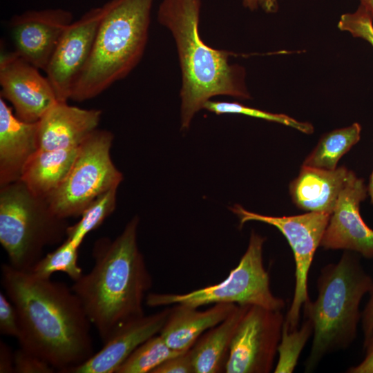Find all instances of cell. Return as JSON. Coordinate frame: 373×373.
I'll use <instances>...</instances> for the list:
<instances>
[{"mask_svg": "<svg viewBox=\"0 0 373 373\" xmlns=\"http://www.w3.org/2000/svg\"><path fill=\"white\" fill-rule=\"evenodd\" d=\"M1 275L4 293L19 316L20 347L61 373H68L95 353L92 325L71 287L9 263L1 265Z\"/></svg>", "mask_w": 373, "mask_h": 373, "instance_id": "obj_1", "label": "cell"}, {"mask_svg": "<svg viewBox=\"0 0 373 373\" xmlns=\"http://www.w3.org/2000/svg\"><path fill=\"white\" fill-rule=\"evenodd\" d=\"M139 221L134 216L114 240L97 239L91 270L71 286L103 343L122 325L145 315L153 280L137 244Z\"/></svg>", "mask_w": 373, "mask_h": 373, "instance_id": "obj_2", "label": "cell"}, {"mask_svg": "<svg viewBox=\"0 0 373 373\" xmlns=\"http://www.w3.org/2000/svg\"><path fill=\"white\" fill-rule=\"evenodd\" d=\"M202 0H162L157 21L172 34L182 74L181 129L186 130L194 115L211 98L228 95L248 99L245 69L229 63L234 53L213 48L202 39L199 21Z\"/></svg>", "mask_w": 373, "mask_h": 373, "instance_id": "obj_3", "label": "cell"}, {"mask_svg": "<svg viewBox=\"0 0 373 373\" xmlns=\"http://www.w3.org/2000/svg\"><path fill=\"white\" fill-rule=\"evenodd\" d=\"M316 282V300L309 299L303 307L305 318L310 319L314 327L306 372L313 371L327 355L353 343L361 320V301L373 284L358 257L350 251L337 262L325 265Z\"/></svg>", "mask_w": 373, "mask_h": 373, "instance_id": "obj_4", "label": "cell"}, {"mask_svg": "<svg viewBox=\"0 0 373 373\" xmlns=\"http://www.w3.org/2000/svg\"><path fill=\"white\" fill-rule=\"evenodd\" d=\"M154 0H111L70 99H93L125 78L142 58Z\"/></svg>", "mask_w": 373, "mask_h": 373, "instance_id": "obj_5", "label": "cell"}, {"mask_svg": "<svg viewBox=\"0 0 373 373\" xmlns=\"http://www.w3.org/2000/svg\"><path fill=\"white\" fill-rule=\"evenodd\" d=\"M68 226L22 181L0 186V243L14 268L29 271L46 247L66 238Z\"/></svg>", "mask_w": 373, "mask_h": 373, "instance_id": "obj_6", "label": "cell"}, {"mask_svg": "<svg viewBox=\"0 0 373 373\" xmlns=\"http://www.w3.org/2000/svg\"><path fill=\"white\" fill-rule=\"evenodd\" d=\"M265 240V237L251 231L245 252L222 281L185 294L149 293L145 304L151 307L175 304L200 307L232 303L281 311L285 302L271 291L270 277L263 264Z\"/></svg>", "mask_w": 373, "mask_h": 373, "instance_id": "obj_7", "label": "cell"}, {"mask_svg": "<svg viewBox=\"0 0 373 373\" xmlns=\"http://www.w3.org/2000/svg\"><path fill=\"white\" fill-rule=\"evenodd\" d=\"M113 134L96 129L79 146L66 178L47 199L58 217L80 216L95 198L108 190L119 187L122 173L111 157Z\"/></svg>", "mask_w": 373, "mask_h": 373, "instance_id": "obj_8", "label": "cell"}, {"mask_svg": "<svg viewBox=\"0 0 373 373\" xmlns=\"http://www.w3.org/2000/svg\"><path fill=\"white\" fill-rule=\"evenodd\" d=\"M229 209L238 218L240 227L247 222L258 221L276 227L287 239L295 261V288L283 325L289 331L295 329L299 326L301 309L309 299V269L331 214L307 212L296 216H270L247 211L240 204H234Z\"/></svg>", "mask_w": 373, "mask_h": 373, "instance_id": "obj_9", "label": "cell"}, {"mask_svg": "<svg viewBox=\"0 0 373 373\" xmlns=\"http://www.w3.org/2000/svg\"><path fill=\"white\" fill-rule=\"evenodd\" d=\"M284 321L281 311L250 305L233 335L224 372H271Z\"/></svg>", "mask_w": 373, "mask_h": 373, "instance_id": "obj_10", "label": "cell"}, {"mask_svg": "<svg viewBox=\"0 0 373 373\" xmlns=\"http://www.w3.org/2000/svg\"><path fill=\"white\" fill-rule=\"evenodd\" d=\"M106 3L89 10L62 34L46 69L58 102L70 99L73 88L88 63Z\"/></svg>", "mask_w": 373, "mask_h": 373, "instance_id": "obj_11", "label": "cell"}, {"mask_svg": "<svg viewBox=\"0 0 373 373\" xmlns=\"http://www.w3.org/2000/svg\"><path fill=\"white\" fill-rule=\"evenodd\" d=\"M0 86L1 97L11 104L19 119L26 122H37L58 102L46 76L15 51L1 54Z\"/></svg>", "mask_w": 373, "mask_h": 373, "instance_id": "obj_12", "label": "cell"}, {"mask_svg": "<svg viewBox=\"0 0 373 373\" xmlns=\"http://www.w3.org/2000/svg\"><path fill=\"white\" fill-rule=\"evenodd\" d=\"M367 186L350 171L323 236L324 249L354 251L373 258V230L363 220L360 204L367 197Z\"/></svg>", "mask_w": 373, "mask_h": 373, "instance_id": "obj_13", "label": "cell"}, {"mask_svg": "<svg viewBox=\"0 0 373 373\" xmlns=\"http://www.w3.org/2000/svg\"><path fill=\"white\" fill-rule=\"evenodd\" d=\"M72 22V13L62 8L28 10L16 15L8 23L14 51L45 71L62 34Z\"/></svg>", "mask_w": 373, "mask_h": 373, "instance_id": "obj_14", "label": "cell"}, {"mask_svg": "<svg viewBox=\"0 0 373 373\" xmlns=\"http://www.w3.org/2000/svg\"><path fill=\"white\" fill-rule=\"evenodd\" d=\"M170 307L131 321L119 327L87 361L68 373H115L142 343L163 327Z\"/></svg>", "mask_w": 373, "mask_h": 373, "instance_id": "obj_15", "label": "cell"}, {"mask_svg": "<svg viewBox=\"0 0 373 373\" xmlns=\"http://www.w3.org/2000/svg\"><path fill=\"white\" fill-rule=\"evenodd\" d=\"M102 111L58 102L37 122L39 150L79 147L99 124Z\"/></svg>", "mask_w": 373, "mask_h": 373, "instance_id": "obj_16", "label": "cell"}, {"mask_svg": "<svg viewBox=\"0 0 373 373\" xmlns=\"http://www.w3.org/2000/svg\"><path fill=\"white\" fill-rule=\"evenodd\" d=\"M38 150L37 122L21 120L0 97V186L20 180Z\"/></svg>", "mask_w": 373, "mask_h": 373, "instance_id": "obj_17", "label": "cell"}, {"mask_svg": "<svg viewBox=\"0 0 373 373\" xmlns=\"http://www.w3.org/2000/svg\"><path fill=\"white\" fill-rule=\"evenodd\" d=\"M350 171L345 166L325 170L302 165L289 185L294 204L307 212L332 214Z\"/></svg>", "mask_w": 373, "mask_h": 373, "instance_id": "obj_18", "label": "cell"}, {"mask_svg": "<svg viewBox=\"0 0 373 373\" xmlns=\"http://www.w3.org/2000/svg\"><path fill=\"white\" fill-rule=\"evenodd\" d=\"M237 305L217 303L205 310H200L199 307L175 304L170 307L159 334L171 349L186 352L205 332L224 321Z\"/></svg>", "mask_w": 373, "mask_h": 373, "instance_id": "obj_19", "label": "cell"}, {"mask_svg": "<svg viewBox=\"0 0 373 373\" xmlns=\"http://www.w3.org/2000/svg\"><path fill=\"white\" fill-rule=\"evenodd\" d=\"M250 305H237L222 322L205 332L189 349L195 373L224 372L236 330Z\"/></svg>", "mask_w": 373, "mask_h": 373, "instance_id": "obj_20", "label": "cell"}, {"mask_svg": "<svg viewBox=\"0 0 373 373\" xmlns=\"http://www.w3.org/2000/svg\"><path fill=\"white\" fill-rule=\"evenodd\" d=\"M78 148L38 150L26 163L20 180L34 195L46 200L66 178Z\"/></svg>", "mask_w": 373, "mask_h": 373, "instance_id": "obj_21", "label": "cell"}, {"mask_svg": "<svg viewBox=\"0 0 373 373\" xmlns=\"http://www.w3.org/2000/svg\"><path fill=\"white\" fill-rule=\"evenodd\" d=\"M361 126L358 123L329 131L320 138L303 166L325 170H334L340 159L361 138Z\"/></svg>", "mask_w": 373, "mask_h": 373, "instance_id": "obj_22", "label": "cell"}, {"mask_svg": "<svg viewBox=\"0 0 373 373\" xmlns=\"http://www.w3.org/2000/svg\"><path fill=\"white\" fill-rule=\"evenodd\" d=\"M180 353L171 349L158 334L138 346L115 373H151L164 361Z\"/></svg>", "mask_w": 373, "mask_h": 373, "instance_id": "obj_23", "label": "cell"}, {"mask_svg": "<svg viewBox=\"0 0 373 373\" xmlns=\"http://www.w3.org/2000/svg\"><path fill=\"white\" fill-rule=\"evenodd\" d=\"M117 189L108 190L90 203L82 213L80 220L68 227L66 238L79 247L87 234L99 227L114 211Z\"/></svg>", "mask_w": 373, "mask_h": 373, "instance_id": "obj_24", "label": "cell"}, {"mask_svg": "<svg viewBox=\"0 0 373 373\" xmlns=\"http://www.w3.org/2000/svg\"><path fill=\"white\" fill-rule=\"evenodd\" d=\"M78 247L66 238L55 250L42 256L28 271L39 278H50L55 272H63L74 282L82 275L78 264Z\"/></svg>", "mask_w": 373, "mask_h": 373, "instance_id": "obj_25", "label": "cell"}, {"mask_svg": "<svg viewBox=\"0 0 373 373\" xmlns=\"http://www.w3.org/2000/svg\"><path fill=\"white\" fill-rule=\"evenodd\" d=\"M313 332V324L309 318H305L301 326L291 331L283 325L278 347V358L274 371L275 373L294 372L301 352Z\"/></svg>", "mask_w": 373, "mask_h": 373, "instance_id": "obj_26", "label": "cell"}, {"mask_svg": "<svg viewBox=\"0 0 373 373\" xmlns=\"http://www.w3.org/2000/svg\"><path fill=\"white\" fill-rule=\"evenodd\" d=\"M203 108L216 115L239 114L260 118L269 122L282 124L306 134H311L314 132V126L309 122H300L285 114L269 113L247 106L236 102L209 100L204 104Z\"/></svg>", "mask_w": 373, "mask_h": 373, "instance_id": "obj_27", "label": "cell"}, {"mask_svg": "<svg viewBox=\"0 0 373 373\" xmlns=\"http://www.w3.org/2000/svg\"><path fill=\"white\" fill-rule=\"evenodd\" d=\"M337 26L339 30L363 39L373 46V14L363 5L360 4L354 12L342 15Z\"/></svg>", "mask_w": 373, "mask_h": 373, "instance_id": "obj_28", "label": "cell"}, {"mask_svg": "<svg viewBox=\"0 0 373 373\" xmlns=\"http://www.w3.org/2000/svg\"><path fill=\"white\" fill-rule=\"evenodd\" d=\"M56 371L46 360L20 347L14 352L15 373H52Z\"/></svg>", "mask_w": 373, "mask_h": 373, "instance_id": "obj_29", "label": "cell"}, {"mask_svg": "<svg viewBox=\"0 0 373 373\" xmlns=\"http://www.w3.org/2000/svg\"><path fill=\"white\" fill-rule=\"evenodd\" d=\"M0 333L17 340L21 334L17 310L4 292H0Z\"/></svg>", "mask_w": 373, "mask_h": 373, "instance_id": "obj_30", "label": "cell"}, {"mask_svg": "<svg viewBox=\"0 0 373 373\" xmlns=\"http://www.w3.org/2000/svg\"><path fill=\"white\" fill-rule=\"evenodd\" d=\"M151 373H195L189 350L166 359Z\"/></svg>", "mask_w": 373, "mask_h": 373, "instance_id": "obj_31", "label": "cell"}, {"mask_svg": "<svg viewBox=\"0 0 373 373\" xmlns=\"http://www.w3.org/2000/svg\"><path fill=\"white\" fill-rule=\"evenodd\" d=\"M370 298L361 314L362 329L365 347L373 336V284L369 291Z\"/></svg>", "mask_w": 373, "mask_h": 373, "instance_id": "obj_32", "label": "cell"}, {"mask_svg": "<svg viewBox=\"0 0 373 373\" xmlns=\"http://www.w3.org/2000/svg\"><path fill=\"white\" fill-rule=\"evenodd\" d=\"M365 356L363 361L355 366L350 367L349 373H373V336L364 347Z\"/></svg>", "mask_w": 373, "mask_h": 373, "instance_id": "obj_33", "label": "cell"}, {"mask_svg": "<svg viewBox=\"0 0 373 373\" xmlns=\"http://www.w3.org/2000/svg\"><path fill=\"white\" fill-rule=\"evenodd\" d=\"M0 372H14V352L5 342L0 341Z\"/></svg>", "mask_w": 373, "mask_h": 373, "instance_id": "obj_34", "label": "cell"}, {"mask_svg": "<svg viewBox=\"0 0 373 373\" xmlns=\"http://www.w3.org/2000/svg\"><path fill=\"white\" fill-rule=\"evenodd\" d=\"M258 5L267 13H274L278 8L277 0H258Z\"/></svg>", "mask_w": 373, "mask_h": 373, "instance_id": "obj_35", "label": "cell"}, {"mask_svg": "<svg viewBox=\"0 0 373 373\" xmlns=\"http://www.w3.org/2000/svg\"><path fill=\"white\" fill-rule=\"evenodd\" d=\"M243 6L246 8L249 9L251 11H254L256 10L259 5H258V0H242Z\"/></svg>", "mask_w": 373, "mask_h": 373, "instance_id": "obj_36", "label": "cell"}, {"mask_svg": "<svg viewBox=\"0 0 373 373\" xmlns=\"http://www.w3.org/2000/svg\"><path fill=\"white\" fill-rule=\"evenodd\" d=\"M367 193L370 197L371 203L373 205V171L370 177L369 184L367 186Z\"/></svg>", "mask_w": 373, "mask_h": 373, "instance_id": "obj_37", "label": "cell"}, {"mask_svg": "<svg viewBox=\"0 0 373 373\" xmlns=\"http://www.w3.org/2000/svg\"><path fill=\"white\" fill-rule=\"evenodd\" d=\"M360 4L365 7L373 14V0H359Z\"/></svg>", "mask_w": 373, "mask_h": 373, "instance_id": "obj_38", "label": "cell"}]
</instances>
